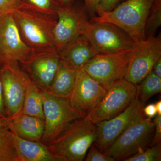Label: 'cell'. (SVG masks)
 <instances>
[{
    "label": "cell",
    "mask_w": 161,
    "mask_h": 161,
    "mask_svg": "<svg viewBox=\"0 0 161 161\" xmlns=\"http://www.w3.org/2000/svg\"><path fill=\"white\" fill-rule=\"evenodd\" d=\"M161 58V36H153L135 43L131 48L126 80L138 84Z\"/></svg>",
    "instance_id": "cell-9"
},
{
    "label": "cell",
    "mask_w": 161,
    "mask_h": 161,
    "mask_svg": "<svg viewBox=\"0 0 161 161\" xmlns=\"http://www.w3.org/2000/svg\"><path fill=\"white\" fill-rule=\"evenodd\" d=\"M43 103L44 130L41 142L47 146L60 136L75 121L84 115L74 108L68 99L40 89Z\"/></svg>",
    "instance_id": "cell-4"
},
{
    "label": "cell",
    "mask_w": 161,
    "mask_h": 161,
    "mask_svg": "<svg viewBox=\"0 0 161 161\" xmlns=\"http://www.w3.org/2000/svg\"><path fill=\"white\" fill-rule=\"evenodd\" d=\"M152 70L156 75L161 78V58L156 62L153 67Z\"/></svg>",
    "instance_id": "cell-34"
},
{
    "label": "cell",
    "mask_w": 161,
    "mask_h": 161,
    "mask_svg": "<svg viewBox=\"0 0 161 161\" xmlns=\"http://www.w3.org/2000/svg\"><path fill=\"white\" fill-rule=\"evenodd\" d=\"M155 1L127 0L112 11L92 17L90 21L112 23L137 43L146 39V22Z\"/></svg>",
    "instance_id": "cell-2"
},
{
    "label": "cell",
    "mask_w": 161,
    "mask_h": 161,
    "mask_svg": "<svg viewBox=\"0 0 161 161\" xmlns=\"http://www.w3.org/2000/svg\"><path fill=\"white\" fill-rule=\"evenodd\" d=\"M13 134L19 161H63L41 142L27 140Z\"/></svg>",
    "instance_id": "cell-17"
},
{
    "label": "cell",
    "mask_w": 161,
    "mask_h": 161,
    "mask_svg": "<svg viewBox=\"0 0 161 161\" xmlns=\"http://www.w3.org/2000/svg\"><path fill=\"white\" fill-rule=\"evenodd\" d=\"M154 130L151 119L143 116L128 127L103 153L115 161H124L147 149L152 142Z\"/></svg>",
    "instance_id": "cell-5"
},
{
    "label": "cell",
    "mask_w": 161,
    "mask_h": 161,
    "mask_svg": "<svg viewBox=\"0 0 161 161\" xmlns=\"http://www.w3.org/2000/svg\"><path fill=\"white\" fill-rule=\"evenodd\" d=\"M60 6L69 7L73 5L74 0H56Z\"/></svg>",
    "instance_id": "cell-35"
},
{
    "label": "cell",
    "mask_w": 161,
    "mask_h": 161,
    "mask_svg": "<svg viewBox=\"0 0 161 161\" xmlns=\"http://www.w3.org/2000/svg\"><path fill=\"white\" fill-rule=\"evenodd\" d=\"M155 130L154 135L152 142L150 143V147L155 146L157 144L161 143V115L157 114L153 120Z\"/></svg>",
    "instance_id": "cell-29"
},
{
    "label": "cell",
    "mask_w": 161,
    "mask_h": 161,
    "mask_svg": "<svg viewBox=\"0 0 161 161\" xmlns=\"http://www.w3.org/2000/svg\"><path fill=\"white\" fill-rule=\"evenodd\" d=\"M60 58L76 70L82 68L89 60L98 54L86 38L78 36L59 51Z\"/></svg>",
    "instance_id": "cell-16"
},
{
    "label": "cell",
    "mask_w": 161,
    "mask_h": 161,
    "mask_svg": "<svg viewBox=\"0 0 161 161\" xmlns=\"http://www.w3.org/2000/svg\"><path fill=\"white\" fill-rule=\"evenodd\" d=\"M131 50L98 54L82 69L107 91L115 81L125 78Z\"/></svg>",
    "instance_id": "cell-8"
},
{
    "label": "cell",
    "mask_w": 161,
    "mask_h": 161,
    "mask_svg": "<svg viewBox=\"0 0 161 161\" xmlns=\"http://www.w3.org/2000/svg\"><path fill=\"white\" fill-rule=\"evenodd\" d=\"M58 19L53 30L55 47L58 51L72 40L80 35L81 24L86 15L84 8L61 6L58 9Z\"/></svg>",
    "instance_id": "cell-15"
},
{
    "label": "cell",
    "mask_w": 161,
    "mask_h": 161,
    "mask_svg": "<svg viewBox=\"0 0 161 161\" xmlns=\"http://www.w3.org/2000/svg\"><path fill=\"white\" fill-rule=\"evenodd\" d=\"M84 9L90 16L94 17L97 14L98 0H84Z\"/></svg>",
    "instance_id": "cell-30"
},
{
    "label": "cell",
    "mask_w": 161,
    "mask_h": 161,
    "mask_svg": "<svg viewBox=\"0 0 161 161\" xmlns=\"http://www.w3.org/2000/svg\"><path fill=\"white\" fill-rule=\"evenodd\" d=\"M136 95V85L125 78L119 79L107 90L101 101L86 116L95 125L108 120L125 111L135 100Z\"/></svg>",
    "instance_id": "cell-7"
},
{
    "label": "cell",
    "mask_w": 161,
    "mask_h": 161,
    "mask_svg": "<svg viewBox=\"0 0 161 161\" xmlns=\"http://www.w3.org/2000/svg\"><path fill=\"white\" fill-rule=\"evenodd\" d=\"M13 117H0V130L4 128L9 126V123L11 121Z\"/></svg>",
    "instance_id": "cell-33"
},
{
    "label": "cell",
    "mask_w": 161,
    "mask_h": 161,
    "mask_svg": "<svg viewBox=\"0 0 161 161\" xmlns=\"http://www.w3.org/2000/svg\"><path fill=\"white\" fill-rule=\"evenodd\" d=\"M136 86V98L145 105L153 95L161 93V78L156 75L152 69Z\"/></svg>",
    "instance_id": "cell-21"
},
{
    "label": "cell",
    "mask_w": 161,
    "mask_h": 161,
    "mask_svg": "<svg viewBox=\"0 0 161 161\" xmlns=\"http://www.w3.org/2000/svg\"><path fill=\"white\" fill-rule=\"evenodd\" d=\"M12 14L23 40L30 47L35 51L56 48L53 30L58 19L25 8L17 9Z\"/></svg>",
    "instance_id": "cell-3"
},
{
    "label": "cell",
    "mask_w": 161,
    "mask_h": 161,
    "mask_svg": "<svg viewBox=\"0 0 161 161\" xmlns=\"http://www.w3.org/2000/svg\"><path fill=\"white\" fill-rule=\"evenodd\" d=\"M80 35L84 36L98 54L112 53L131 49L135 42L120 28L111 23L93 22L85 16Z\"/></svg>",
    "instance_id": "cell-6"
},
{
    "label": "cell",
    "mask_w": 161,
    "mask_h": 161,
    "mask_svg": "<svg viewBox=\"0 0 161 161\" xmlns=\"http://www.w3.org/2000/svg\"><path fill=\"white\" fill-rule=\"evenodd\" d=\"M120 0H98L97 14L100 16L115 8Z\"/></svg>",
    "instance_id": "cell-28"
},
{
    "label": "cell",
    "mask_w": 161,
    "mask_h": 161,
    "mask_svg": "<svg viewBox=\"0 0 161 161\" xmlns=\"http://www.w3.org/2000/svg\"><path fill=\"white\" fill-rule=\"evenodd\" d=\"M107 91L80 69L77 70L75 88L69 101L74 108L86 116L101 101Z\"/></svg>",
    "instance_id": "cell-13"
},
{
    "label": "cell",
    "mask_w": 161,
    "mask_h": 161,
    "mask_svg": "<svg viewBox=\"0 0 161 161\" xmlns=\"http://www.w3.org/2000/svg\"><path fill=\"white\" fill-rule=\"evenodd\" d=\"M144 105L136 98L122 112L96 124L97 138L94 145L103 153L128 127L144 116Z\"/></svg>",
    "instance_id": "cell-12"
},
{
    "label": "cell",
    "mask_w": 161,
    "mask_h": 161,
    "mask_svg": "<svg viewBox=\"0 0 161 161\" xmlns=\"http://www.w3.org/2000/svg\"><path fill=\"white\" fill-rule=\"evenodd\" d=\"M161 25V0H155L147 18L145 27L146 39L155 36Z\"/></svg>",
    "instance_id": "cell-24"
},
{
    "label": "cell",
    "mask_w": 161,
    "mask_h": 161,
    "mask_svg": "<svg viewBox=\"0 0 161 161\" xmlns=\"http://www.w3.org/2000/svg\"><path fill=\"white\" fill-rule=\"evenodd\" d=\"M77 75V70L60 58L58 70L47 92L69 100L75 88Z\"/></svg>",
    "instance_id": "cell-19"
},
{
    "label": "cell",
    "mask_w": 161,
    "mask_h": 161,
    "mask_svg": "<svg viewBox=\"0 0 161 161\" xmlns=\"http://www.w3.org/2000/svg\"><path fill=\"white\" fill-rule=\"evenodd\" d=\"M60 60L59 51L56 48L36 51L31 59L23 65L38 86L47 91L51 86Z\"/></svg>",
    "instance_id": "cell-14"
},
{
    "label": "cell",
    "mask_w": 161,
    "mask_h": 161,
    "mask_svg": "<svg viewBox=\"0 0 161 161\" xmlns=\"http://www.w3.org/2000/svg\"><path fill=\"white\" fill-rule=\"evenodd\" d=\"M143 112L144 116L146 115L147 118L150 119L155 117L156 115H157V112L156 109L155 104L153 103L150 104L143 108Z\"/></svg>",
    "instance_id": "cell-31"
},
{
    "label": "cell",
    "mask_w": 161,
    "mask_h": 161,
    "mask_svg": "<svg viewBox=\"0 0 161 161\" xmlns=\"http://www.w3.org/2000/svg\"><path fill=\"white\" fill-rule=\"evenodd\" d=\"M36 51L23 40L12 14L0 17V61H16L23 65Z\"/></svg>",
    "instance_id": "cell-11"
},
{
    "label": "cell",
    "mask_w": 161,
    "mask_h": 161,
    "mask_svg": "<svg viewBox=\"0 0 161 161\" xmlns=\"http://www.w3.org/2000/svg\"><path fill=\"white\" fill-rule=\"evenodd\" d=\"M2 62L0 61V67ZM6 110H5V104H4V98H3V87H2V82L0 78V117H6Z\"/></svg>",
    "instance_id": "cell-32"
},
{
    "label": "cell",
    "mask_w": 161,
    "mask_h": 161,
    "mask_svg": "<svg viewBox=\"0 0 161 161\" xmlns=\"http://www.w3.org/2000/svg\"><path fill=\"white\" fill-rule=\"evenodd\" d=\"M161 160V143L151 148L146 149L142 152L134 154L125 161H159Z\"/></svg>",
    "instance_id": "cell-25"
},
{
    "label": "cell",
    "mask_w": 161,
    "mask_h": 161,
    "mask_svg": "<svg viewBox=\"0 0 161 161\" xmlns=\"http://www.w3.org/2000/svg\"><path fill=\"white\" fill-rule=\"evenodd\" d=\"M23 5L22 0H0V17L13 14Z\"/></svg>",
    "instance_id": "cell-26"
},
{
    "label": "cell",
    "mask_w": 161,
    "mask_h": 161,
    "mask_svg": "<svg viewBox=\"0 0 161 161\" xmlns=\"http://www.w3.org/2000/svg\"><path fill=\"white\" fill-rule=\"evenodd\" d=\"M97 128L86 116L73 122L47 147L63 161H82L97 138Z\"/></svg>",
    "instance_id": "cell-1"
},
{
    "label": "cell",
    "mask_w": 161,
    "mask_h": 161,
    "mask_svg": "<svg viewBox=\"0 0 161 161\" xmlns=\"http://www.w3.org/2000/svg\"><path fill=\"white\" fill-rule=\"evenodd\" d=\"M26 89L22 113L44 119L43 103L40 88L26 72Z\"/></svg>",
    "instance_id": "cell-20"
},
{
    "label": "cell",
    "mask_w": 161,
    "mask_h": 161,
    "mask_svg": "<svg viewBox=\"0 0 161 161\" xmlns=\"http://www.w3.org/2000/svg\"><path fill=\"white\" fill-rule=\"evenodd\" d=\"M156 109L157 114L161 115V101L159 100L156 102L155 103Z\"/></svg>",
    "instance_id": "cell-36"
},
{
    "label": "cell",
    "mask_w": 161,
    "mask_h": 161,
    "mask_svg": "<svg viewBox=\"0 0 161 161\" xmlns=\"http://www.w3.org/2000/svg\"><path fill=\"white\" fill-rule=\"evenodd\" d=\"M0 161H19L9 126L0 130Z\"/></svg>",
    "instance_id": "cell-22"
},
{
    "label": "cell",
    "mask_w": 161,
    "mask_h": 161,
    "mask_svg": "<svg viewBox=\"0 0 161 161\" xmlns=\"http://www.w3.org/2000/svg\"><path fill=\"white\" fill-rule=\"evenodd\" d=\"M44 125V119L21 113L13 118L9 127L13 133L21 138L40 142Z\"/></svg>",
    "instance_id": "cell-18"
},
{
    "label": "cell",
    "mask_w": 161,
    "mask_h": 161,
    "mask_svg": "<svg viewBox=\"0 0 161 161\" xmlns=\"http://www.w3.org/2000/svg\"><path fill=\"white\" fill-rule=\"evenodd\" d=\"M26 72L16 61L2 62L0 67L6 115L13 117L22 113L26 89Z\"/></svg>",
    "instance_id": "cell-10"
},
{
    "label": "cell",
    "mask_w": 161,
    "mask_h": 161,
    "mask_svg": "<svg viewBox=\"0 0 161 161\" xmlns=\"http://www.w3.org/2000/svg\"><path fill=\"white\" fill-rule=\"evenodd\" d=\"M21 8H27L58 19L57 13L61 7L56 0H22Z\"/></svg>",
    "instance_id": "cell-23"
},
{
    "label": "cell",
    "mask_w": 161,
    "mask_h": 161,
    "mask_svg": "<svg viewBox=\"0 0 161 161\" xmlns=\"http://www.w3.org/2000/svg\"><path fill=\"white\" fill-rule=\"evenodd\" d=\"M86 156V161H114L115 160L110 156L106 155L100 152L94 144H92L89 149Z\"/></svg>",
    "instance_id": "cell-27"
}]
</instances>
